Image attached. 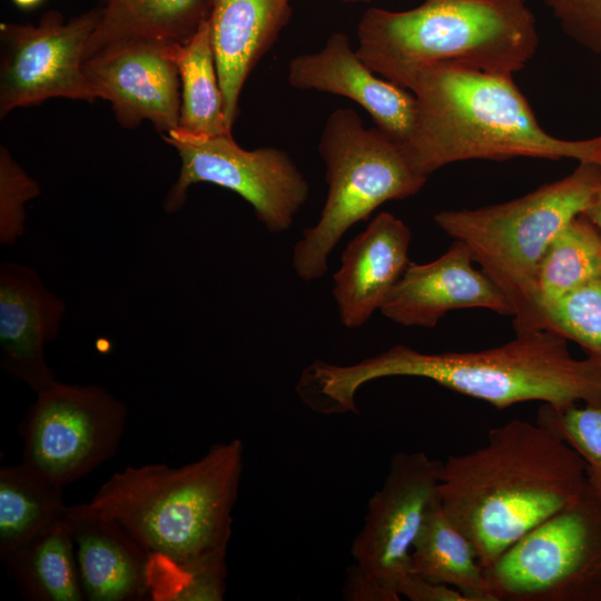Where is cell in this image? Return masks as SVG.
<instances>
[{"label":"cell","instance_id":"cell-23","mask_svg":"<svg viewBox=\"0 0 601 601\" xmlns=\"http://www.w3.org/2000/svg\"><path fill=\"white\" fill-rule=\"evenodd\" d=\"M63 487L22 462L0 469V558L4 563L66 515Z\"/></svg>","mask_w":601,"mask_h":601},{"label":"cell","instance_id":"cell-22","mask_svg":"<svg viewBox=\"0 0 601 601\" xmlns=\"http://www.w3.org/2000/svg\"><path fill=\"white\" fill-rule=\"evenodd\" d=\"M29 601H85L75 543L66 515L6 562Z\"/></svg>","mask_w":601,"mask_h":601},{"label":"cell","instance_id":"cell-8","mask_svg":"<svg viewBox=\"0 0 601 601\" xmlns=\"http://www.w3.org/2000/svg\"><path fill=\"white\" fill-rule=\"evenodd\" d=\"M484 573L495 601H601V497L587 482Z\"/></svg>","mask_w":601,"mask_h":601},{"label":"cell","instance_id":"cell-29","mask_svg":"<svg viewBox=\"0 0 601 601\" xmlns=\"http://www.w3.org/2000/svg\"><path fill=\"white\" fill-rule=\"evenodd\" d=\"M562 30L592 52L601 53V0H543Z\"/></svg>","mask_w":601,"mask_h":601},{"label":"cell","instance_id":"cell-19","mask_svg":"<svg viewBox=\"0 0 601 601\" xmlns=\"http://www.w3.org/2000/svg\"><path fill=\"white\" fill-rule=\"evenodd\" d=\"M85 601L151 600L150 556L114 521L70 513Z\"/></svg>","mask_w":601,"mask_h":601},{"label":"cell","instance_id":"cell-2","mask_svg":"<svg viewBox=\"0 0 601 601\" xmlns=\"http://www.w3.org/2000/svg\"><path fill=\"white\" fill-rule=\"evenodd\" d=\"M392 376L431 380L496 408L531 401L558 408L601 403V363L574 358L568 341L548 329L516 334L501 346L479 352L422 353L395 345L352 365L315 361L300 373L296 392L314 412L358 413L357 390Z\"/></svg>","mask_w":601,"mask_h":601},{"label":"cell","instance_id":"cell-3","mask_svg":"<svg viewBox=\"0 0 601 601\" xmlns=\"http://www.w3.org/2000/svg\"><path fill=\"white\" fill-rule=\"evenodd\" d=\"M585 483L570 444L538 422L513 418L491 428L483 446L442 462L439 501L486 569Z\"/></svg>","mask_w":601,"mask_h":601},{"label":"cell","instance_id":"cell-6","mask_svg":"<svg viewBox=\"0 0 601 601\" xmlns=\"http://www.w3.org/2000/svg\"><path fill=\"white\" fill-rule=\"evenodd\" d=\"M600 176L599 165L579 162L570 175L520 198L434 216L509 299L515 334L543 329L535 300L539 265L560 231L588 209Z\"/></svg>","mask_w":601,"mask_h":601},{"label":"cell","instance_id":"cell-27","mask_svg":"<svg viewBox=\"0 0 601 601\" xmlns=\"http://www.w3.org/2000/svg\"><path fill=\"white\" fill-rule=\"evenodd\" d=\"M538 423L570 444L584 462L587 482L601 497V403L558 408L543 404Z\"/></svg>","mask_w":601,"mask_h":601},{"label":"cell","instance_id":"cell-11","mask_svg":"<svg viewBox=\"0 0 601 601\" xmlns=\"http://www.w3.org/2000/svg\"><path fill=\"white\" fill-rule=\"evenodd\" d=\"M179 155L177 181L166 200L176 211L190 186L209 183L243 197L270 233L287 230L309 196V185L287 152L275 147L242 148L231 134L194 135L173 129L164 136Z\"/></svg>","mask_w":601,"mask_h":601},{"label":"cell","instance_id":"cell-18","mask_svg":"<svg viewBox=\"0 0 601 601\" xmlns=\"http://www.w3.org/2000/svg\"><path fill=\"white\" fill-rule=\"evenodd\" d=\"M290 16V0L213 1L207 23L230 129L245 81Z\"/></svg>","mask_w":601,"mask_h":601},{"label":"cell","instance_id":"cell-32","mask_svg":"<svg viewBox=\"0 0 601 601\" xmlns=\"http://www.w3.org/2000/svg\"><path fill=\"white\" fill-rule=\"evenodd\" d=\"M11 1L21 9H32L39 6L43 0H11Z\"/></svg>","mask_w":601,"mask_h":601},{"label":"cell","instance_id":"cell-14","mask_svg":"<svg viewBox=\"0 0 601 601\" xmlns=\"http://www.w3.org/2000/svg\"><path fill=\"white\" fill-rule=\"evenodd\" d=\"M473 263L466 245L456 239L439 258L410 263L381 313L402 326L424 328L435 327L446 313L462 308H485L512 316L509 299Z\"/></svg>","mask_w":601,"mask_h":601},{"label":"cell","instance_id":"cell-33","mask_svg":"<svg viewBox=\"0 0 601 601\" xmlns=\"http://www.w3.org/2000/svg\"><path fill=\"white\" fill-rule=\"evenodd\" d=\"M344 2H367V1H371V0H342Z\"/></svg>","mask_w":601,"mask_h":601},{"label":"cell","instance_id":"cell-26","mask_svg":"<svg viewBox=\"0 0 601 601\" xmlns=\"http://www.w3.org/2000/svg\"><path fill=\"white\" fill-rule=\"evenodd\" d=\"M543 329L577 343L601 363V279L584 285L542 312Z\"/></svg>","mask_w":601,"mask_h":601},{"label":"cell","instance_id":"cell-21","mask_svg":"<svg viewBox=\"0 0 601 601\" xmlns=\"http://www.w3.org/2000/svg\"><path fill=\"white\" fill-rule=\"evenodd\" d=\"M411 572L451 585L469 601H495L473 544L439 500L427 511L413 544Z\"/></svg>","mask_w":601,"mask_h":601},{"label":"cell","instance_id":"cell-5","mask_svg":"<svg viewBox=\"0 0 601 601\" xmlns=\"http://www.w3.org/2000/svg\"><path fill=\"white\" fill-rule=\"evenodd\" d=\"M357 38L363 62L402 88L421 69L437 65L512 77L539 43L524 0H425L405 11L370 8Z\"/></svg>","mask_w":601,"mask_h":601},{"label":"cell","instance_id":"cell-28","mask_svg":"<svg viewBox=\"0 0 601 601\" xmlns=\"http://www.w3.org/2000/svg\"><path fill=\"white\" fill-rule=\"evenodd\" d=\"M39 194L38 184L0 148V240L12 245L24 229L26 204Z\"/></svg>","mask_w":601,"mask_h":601},{"label":"cell","instance_id":"cell-34","mask_svg":"<svg viewBox=\"0 0 601 601\" xmlns=\"http://www.w3.org/2000/svg\"><path fill=\"white\" fill-rule=\"evenodd\" d=\"M600 82H601V68H600Z\"/></svg>","mask_w":601,"mask_h":601},{"label":"cell","instance_id":"cell-20","mask_svg":"<svg viewBox=\"0 0 601 601\" xmlns=\"http://www.w3.org/2000/svg\"><path fill=\"white\" fill-rule=\"evenodd\" d=\"M214 0H102L86 59L134 42L185 43L208 20Z\"/></svg>","mask_w":601,"mask_h":601},{"label":"cell","instance_id":"cell-7","mask_svg":"<svg viewBox=\"0 0 601 601\" xmlns=\"http://www.w3.org/2000/svg\"><path fill=\"white\" fill-rule=\"evenodd\" d=\"M327 195L317 223L304 229L293 249V267L305 282L321 278L343 235L390 200L416 195L427 177L417 173L404 144L378 127L364 126L351 108L334 110L318 146Z\"/></svg>","mask_w":601,"mask_h":601},{"label":"cell","instance_id":"cell-31","mask_svg":"<svg viewBox=\"0 0 601 601\" xmlns=\"http://www.w3.org/2000/svg\"><path fill=\"white\" fill-rule=\"evenodd\" d=\"M583 215L601 231V176L594 190L592 200Z\"/></svg>","mask_w":601,"mask_h":601},{"label":"cell","instance_id":"cell-13","mask_svg":"<svg viewBox=\"0 0 601 601\" xmlns=\"http://www.w3.org/2000/svg\"><path fill=\"white\" fill-rule=\"evenodd\" d=\"M171 45L134 41L85 60L83 72L97 98L111 104L122 126L149 120L165 135L178 128L180 79Z\"/></svg>","mask_w":601,"mask_h":601},{"label":"cell","instance_id":"cell-10","mask_svg":"<svg viewBox=\"0 0 601 601\" xmlns=\"http://www.w3.org/2000/svg\"><path fill=\"white\" fill-rule=\"evenodd\" d=\"M127 408L97 385L60 382L37 394L19 425L22 463L65 487L114 457Z\"/></svg>","mask_w":601,"mask_h":601},{"label":"cell","instance_id":"cell-1","mask_svg":"<svg viewBox=\"0 0 601 601\" xmlns=\"http://www.w3.org/2000/svg\"><path fill=\"white\" fill-rule=\"evenodd\" d=\"M244 443H216L180 467L127 466L75 514L114 521L149 554L150 578L195 581L200 601L224 599L226 556L243 473Z\"/></svg>","mask_w":601,"mask_h":601},{"label":"cell","instance_id":"cell-24","mask_svg":"<svg viewBox=\"0 0 601 601\" xmlns=\"http://www.w3.org/2000/svg\"><path fill=\"white\" fill-rule=\"evenodd\" d=\"M171 56L181 87L178 129L194 135L231 134L207 21L185 43L171 45Z\"/></svg>","mask_w":601,"mask_h":601},{"label":"cell","instance_id":"cell-4","mask_svg":"<svg viewBox=\"0 0 601 601\" xmlns=\"http://www.w3.org/2000/svg\"><path fill=\"white\" fill-rule=\"evenodd\" d=\"M404 88L416 102L404 148L425 177L470 159L569 158L601 167V135L568 140L548 134L511 76L437 65L417 71Z\"/></svg>","mask_w":601,"mask_h":601},{"label":"cell","instance_id":"cell-25","mask_svg":"<svg viewBox=\"0 0 601 601\" xmlns=\"http://www.w3.org/2000/svg\"><path fill=\"white\" fill-rule=\"evenodd\" d=\"M599 279L601 231L584 215H580L553 239L539 265L535 300L541 319L546 306Z\"/></svg>","mask_w":601,"mask_h":601},{"label":"cell","instance_id":"cell-15","mask_svg":"<svg viewBox=\"0 0 601 601\" xmlns=\"http://www.w3.org/2000/svg\"><path fill=\"white\" fill-rule=\"evenodd\" d=\"M65 312L66 304L46 287L35 269L1 264V366L36 394L57 382L46 361L45 345L57 337Z\"/></svg>","mask_w":601,"mask_h":601},{"label":"cell","instance_id":"cell-12","mask_svg":"<svg viewBox=\"0 0 601 601\" xmlns=\"http://www.w3.org/2000/svg\"><path fill=\"white\" fill-rule=\"evenodd\" d=\"M98 20L97 7L68 21L47 11L37 26L2 22L0 116L49 98L98 99L83 72Z\"/></svg>","mask_w":601,"mask_h":601},{"label":"cell","instance_id":"cell-9","mask_svg":"<svg viewBox=\"0 0 601 601\" xmlns=\"http://www.w3.org/2000/svg\"><path fill=\"white\" fill-rule=\"evenodd\" d=\"M442 461L424 452H398L384 482L368 500L363 526L352 542L344 597L398 601L411 572V553L430 508L439 500Z\"/></svg>","mask_w":601,"mask_h":601},{"label":"cell","instance_id":"cell-17","mask_svg":"<svg viewBox=\"0 0 601 601\" xmlns=\"http://www.w3.org/2000/svg\"><path fill=\"white\" fill-rule=\"evenodd\" d=\"M411 237L402 219L384 211L346 245L332 290L343 326L358 328L381 309L411 263Z\"/></svg>","mask_w":601,"mask_h":601},{"label":"cell","instance_id":"cell-16","mask_svg":"<svg viewBox=\"0 0 601 601\" xmlns=\"http://www.w3.org/2000/svg\"><path fill=\"white\" fill-rule=\"evenodd\" d=\"M351 48L347 35L334 32L317 52L299 55L288 65V83L346 97L370 114L376 127L405 144L413 130L414 95L381 79Z\"/></svg>","mask_w":601,"mask_h":601},{"label":"cell","instance_id":"cell-30","mask_svg":"<svg viewBox=\"0 0 601 601\" xmlns=\"http://www.w3.org/2000/svg\"><path fill=\"white\" fill-rule=\"evenodd\" d=\"M398 593L412 601H469L457 589L410 572L400 583Z\"/></svg>","mask_w":601,"mask_h":601}]
</instances>
